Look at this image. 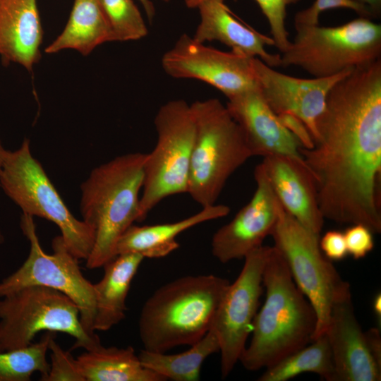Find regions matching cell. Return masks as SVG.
Listing matches in <instances>:
<instances>
[{
    "label": "cell",
    "mask_w": 381,
    "mask_h": 381,
    "mask_svg": "<svg viewBox=\"0 0 381 381\" xmlns=\"http://www.w3.org/2000/svg\"><path fill=\"white\" fill-rule=\"evenodd\" d=\"M318 137L300 153L325 219L381 231V59L353 69L329 91Z\"/></svg>",
    "instance_id": "1"
},
{
    "label": "cell",
    "mask_w": 381,
    "mask_h": 381,
    "mask_svg": "<svg viewBox=\"0 0 381 381\" xmlns=\"http://www.w3.org/2000/svg\"><path fill=\"white\" fill-rule=\"evenodd\" d=\"M265 300L252 324V337L239 361L248 370L269 368L313 341L314 308L295 284L287 264L270 246L262 274Z\"/></svg>",
    "instance_id": "2"
},
{
    "label": "cell",
    "mask_w": 381,
    "mask_h": 381,
    "mask_svg": "<svg viewBox=\"0 0 381 381\" xmlns=\"http://www.w3.org/2000/svg\"><path fill=\"white\" fill-rule=\"evenodd\" d=\"M229 284L214 274L188 275L158 288L139 317L144 349L164 353L200 340L212 328Z\"/></svg>",
    "instance_id": "3"
},
{
    "label": "cell",
    "mask_w": 381,
    "mask_h": 381,
    "mask_svg": "<svg viewBox=\"0 0 381 381\" xmlns=\"http://www.w3.org/2000/svg\"><path fill=\"white\" fill-rule=\"evenodd\" d=\"M147 153L132 152L114 157L92 170L80 186L83 220L95 231L86 267H103L116 256L121 235L140 222V191Z\"/></svg>",
    "instance_id": "4"
},
{
    "label": "cell",
    "mask_w": 381,
    "mask_h": 381,
    "mask_svg": "<svg viewBox=\"0 0 381 381\" xmlns=\"http://www.w3.org/2000/svg\"><path fill=\"white\" fill-rule=\"evenodd\" d=\"M190 107L195 131L187 193L203 207L216 204L229 178L254 155L220 100H198Z\"/></svg>",
    "instance_id": "5"
},
{
    "label": "cell",
    "mask_w": 381,
    "mask_h": 381,
    "mask_svg": "<svg viewBox=\"0 0 381 381\" xmlns=\"http://www.w3.org/2000/svg\"><path fill=\"white\" fill-rule=\"evenodd\" d=\"M295 29L294 40L280 54V66H298L315 78H324L381 59V25L370 18L359 16L334 27Z\"/></svg>",
    "instance_id": "6"
},
{
    "label": "cell",
    "mask_w": 381,
    "mask_h": 381,
    "mask_svg": "<svg viewBox=\"0 0 381 381\" xmlns=\"http://www.w3.org/2000/svg\"><path fill=\"white\" fill-rule=\"evenodd\" d=\"M270 236L297 287L314 308L317 324L313 341L325 334L334 303L351 296L350 284L322 254L320 236L299 223L278 199L277 218Z\"/></svg>",
    "instance_id": "7"
},
{
    "label": "cell",
    "mask_w": 381,
    "mask_h": 381,
    "mask_svg": "<svg viewBox=\"0 0 381 381\" xmlns=\"http://www.w3.org/2000/svg\"><path fill=\"white\" fill-rule=\"evenodd\" d=\"M0 187L23 213L54 223L78 260L88 258L95 242V229L76 219L68 209L42 166L32 156L28 139L18 150L6 151Z\"/></svg>",
    "instance_id": "8"
},
{
    "label": "cell",
    "mask_w": 381,
    "mask_h": 381,
    "mask_svg": "<svg viewBox=\"0 0 381 381\" xmlns=\"http://www.w3.org/2000/svg\"><path fill=\"white\" fill-rule=\"evenodd\" d=\"M0 300V351L26 347L41 331L73 337V349L102 346L97 335L83 329L78 305L68 296L44 286H28Z\"/></svg>",
    "instance_id": "9"
},
{
    "label": "cell",
    "mask_w": 381,
    "mask_h": 381,
    "mask_svg": "<svg viewBox=\"0 0 381 381\" xmlns=\"http://www.w3.org/2000/svg\"><path fill=\"white\" fill-rule=\"evenodd\" d=\"M154 124L157 140L144 164L140 222L164 198L188 190L195 131L190 104L179 99L166 102Z\"/></svg>",
    "instance_id": "10"
},
{
    "label": "cell",
    "mask_w": 381,
    "mask_h": 381,
    "mask_svg": "<svg viewBox=\"0 0 381 381\" xmlns=\"http://www.w3.org/2000/svg\"><path fill=\"white\" fill-rule=\"evenodd\" d=\"M20 228L30 242L29 255L23 264L0 282V298L23 287L44 286L62 292L71 298L80 310L83 329L95 335L93 329L96 313L94 284L82 274L78 259L72 255L61 236L52 241L53 253L42 248L33 217L23 213Z\"/></svg>",
    "instance_id": "11"
},
{
    "label": "cell",
    "mask_w": 381,
    "mask_h": 381,
    "mask_svg": "<svg viewBox=\"0 0 381 381\" xmlns=\"http://www.w3.org/2000/svg\"><path fill=\"white\" fill-rule=\"evenodd\" d=\"M270 248L262 245L245 256L239 275L229 284L217 310L212 329L219 341L222 378L232 371L246 346L262 293Z\"/></svg>",
    "instance_id": "12"
},
{
    "label": "cell",
    "mask_w": 381,
    "mask_h": 381,
    "mask_svg": "<svg viewBox=\"0 0 381 381\" xmlns=\"http://www.w3.org/2000/svg\"><path fill=\"white\" fill-rule=\"evenodd\" d=\"M255 58L221 51L183 34L162 56V66L172 78L202 81L229 98L259 87Z\"/></svg>",
    "instance_id": "13"
},
{
    "label": "cell",
    "mask_w": 381,
    "mask_h": 381,
    "mask_svg": "<svg viewBox=\"0 0 381 381\" xmlns=\"http://www.w3.org/2000/svg\"><path fill=\"white\" fill-rule=\"evenodd\" d=\"M254 179L256 189L249 202L212 236V253L222 263L244 258L261 246L276 223L277 198L261 164L255 168Z\"/></svg>",
    "instance_id": "14"
},
{
    "label": "cell",
    "mask_w": 381,
    "mask_h": 381,
    "mask_svg": "<svg viewBox=\"0 0 381 381\" xmlns=\"http://www.w3.org/2000/svg\"><path fill=\"white\" fill-rule=\"evenodd\" d=\"M254 66L259 89L270 107L277 115L286 112L299 118L314 143L317 120L325 109L329 91L353 70L329 77L300 78L278 72L256 57Z\"/></svg>",
    "instance_id": "15"
},
{
    "label": "cell",
    "mask_w": 381,
    "mask_h": 381,
    "mask_svg": "<svg viewBox=\"0 0 381 381\" xmlns=\"http://www.w3.org/2000/svg\"><path fill=\"white\" fill-rule=\"evenodd\" d=\"M325 334L332 356L334 381L381 380V365L369 350L351 296L334 303Z\"/></svg>",
    "instance_id": "16"
},
{
    "label": "cell",
    "mask_w": 381,
    "mask_h": 381,
    "mask_svg": "<svg viewBox=\"0 0 381 381\" xmlns=\"http://www.w3.org/2000/svg\"><path fill=\"white\" fill-rule=\"evenodd\" d=\"M227 99L226 107L254 156L279 155L302 158L299 141L282 124L259 87Z\"/></svg>",
    "instance_id": "17"
},
{
    "label": "cell",
    "mask_w": 381,
    "mask_h": 381,
    "mask_svg": "<svg viewBox=\"0 0 381 381\" xmlns=\"http://www.w3.org/2000/svg\"><path fill=\"white\" fill-rule=\"evenodd\" d=\"M260 164L283 207L320 236L325 218L319 207L315 179L303 158L270 155Z\"/></svg>",
    "instance_id": "18"
},
{
    "label": "cell",
    "mask_w": 381,
    "mask_h": 381,
    "mask_svg": "<svg viewBox=\"0 0 381 381\" xmlns=\"http://www.w3.org/2000/svg\"><path fill=\"white\" fill-rule=\"evenodd\" d=\"M197 8L200 22L192 36L195 41H219L232 52L257 57L272 68L280 66V54H270L265 49L266 46H274L272 37L238 19L224 0H203Z\"/></svg>",
    "instance_id": "19"
},
{
    "label": "cell",
    "mask_w": 381,
    "mask_h": 381,
    "mask_svg": "<svg viewBox=\"0 0 381 381\" xmlns=\"http://www.w3.org/2000/svg\"><path fill=\"white\" fill-rule=\"evenodd\" d=\"M42 28L37 0H0V56L28 71L40 58Z\"/></svg>",
    "instance_id": "20"
},
{
    "label": "cell",
    "mask_w": 381,
    "mask_h": 381,
    "mask_svg": "<svg viewBox=\"0 0 381 381\" xmlns=\"http://www.w3.org/2000/svg\"><path fill=\"white\" fill-rule=\"evenodd\" d=\"M230 208L224 205H212L183 219L172 223L136 226L132 224L120 237L116 255L133 253L143 258L164 257L179 247L176 237L184 231L207 221L226 216Z\"/></svg>",
    "instance_id": "21"
},
{
    "label": "cell",
    "mask_w": 381,
    "mask_h": 381,
    "mask_svg": "<svg viewBox=\"0 0 381 381\" xmlns=\"http://www.w3.org/2000/svg\"><path fill=\"white\" fill-rule=\"evenodd\" d=\"M143 258L138 253H121L103 266V277L94 284L96 301L95 331L109 330L125 318L126 299L131 283Z\"/></svg>",
    "instance_id": "22"
},
{
    "label": "cell",
    "mask_w": 381,
    "mask_h": 381,
    "mask_svg": "<svg viewBox=\"0 0 381 381\" xmlns=\"http://www.w3.org/2000/svg\"><path fill=\"white\" fill-rule=\"evenodd\" d=\"M114 41L99 0H74L66 25L45 52L52 54L71 49L87 55L97 46Z\"/></svg>",
    "instance_id": "23"
},
{
    "label": "cell",
    "mask_w": 381,
    "mask_h": 381,
    "mask_svg": "<svg viewBox=\"0 0 381 381\" xmlns=\"http://www.w3.org/2000/svg\"><path fill=\"white\" fill-rule=\"evenodd\" d=\"M85 381H164L145 368L131 346L104 347L87 351L76 358Z\"/></svg>",
    "instance_id": "24"
},
{
    "label": "cell",
    "mask_w": 381,
    "mask_h": 381,
    "mask_svg": "<svg viewBox=\"0 0 381 381\" xmlns=\"http://www.w3.org/2000/svg\"><path fill=\"white\" fill-rule=\"evenodd\" d=\"M219 351L218 339L211 328L190 348L183 352L166 354L145 349L138 355L142 365L162 377L165 380H198L202 365L211 354Z\"/></svg>",
    "instance_id": "25"
},
{
    "label": "cell",
    "mask_w": 381,
    "mask_h": 381,
    "mask_svg": "<svg viewBox=\"0 0 381 381\" xmlns=\"http://www.w3.org/2000/svg\"><path fill=\"white\" fill-rule=\"evenodd\" d=\"M302 349L287 356L259 377V381H286L304 373H313L327 381H334V365L325 334Z\"/></svg>",
    "instance_id": "26"
},
{
    "label": "cell",
    "mask_w": 381,
    "mask_h": 381,
    "mask_svg": "<svg viewBox=\"0 0 381 381\" xmlns=\"http://www.w3.org/2000/svg\"><path fill=\"white\" fill-rule=\"evenodd\" d=\"M55 332H47L37 343L5 351H0V381H29L36 372L40 380L49 373L47 361L49 344Z\"/></svg>",
    "instance_id": "27"
},
{
    "label": "cell",
    "mask_w": 381,
    "mask_h": 381,
    "mask_svg": "<svg viewBox=\"0 0 381 381\" xmlns=\"http://www.w3.org/2000/svg\"><path fill=\"white\" fill-rule=\"evenodd\" d=\"M111 28L115 41L138 40L147 36L148 30L133 0H99Z\"/></svg>",
    "instance_id": "28"
},
{
    "label": "cell",
    "mask_w": 381,
    "mask_h": 381,
    "mask_svg": "<svg viewBox=\"0 0 381 381\" xmlns=\"http://www.w3.org/2000/svg\"><path fill=\"white\" fill-rule=\"evenodd\" d=\"M267 18L274 46L281 52L286 50L291 41L285 27L286 8L300 0H254Z\"/></svg>",
    "instance_id": "29"
},
{
    "label": "cell",
    "mask_w": 381,
    "mask_h": 381,
    "mask_svg": "<svg viewBox=\"0 0 381 381\" xmlns=\"http://www.w3.org/2000/svg\"><path fill=\"white\" fill-rule=\"evenodd\" d=\"M348 8L357 13L360 17L371 18L370 10L355 0H315L308 8L298 12L294 17L295 28L319 25L320 14L327 10Z\"/></svg>",
    "instance_id": "30"
},
{
    "label": "cell",
    "mask_w": 381,
    "mask_h": 381,
    "mask_svg": "<svg viewBox=\"0 0 381 381\" xmlns=\"http://www.w3.org/2000/svg\"><path fill=\"white\" fill-rule=\"evenodd\" d=\"M49 350L51 351V363L48 374L42 381H85L76 359L70 351H64L52 337Z\"/></svg>",
    "instance_id": "31"
},
{
    "label": "cell",
    "mask_w": 381,
    "mask_h": 381,
    "mask_svg": "<svg viewBox=\"0 0 381 381\" xmlns=\"http://www.w3.org/2000/svg\"><path fill=\"white\" fill-rule=\"evenodd\" d=\"M373 234L363 224H350L344 232L348 254L354 259L365 257L374 248Z\"/></svg>",
    "instance_id": "32"
},
{
    "label": "cell",
    "mask_w": 381,
    "mask_h": 381,
    "mask_svg": "<svg viewBox=\"0 0 381 381\" xmlns=\"http://www.w3.org/2000/svg\"><path fill=\"white\" fill-rule=\"evenodd\" d=\"M319 246L330 261L342 260L348 255L344 232L340 231H327L319 241Z\"/></svg>",
    "instance_id": "33"
},
{
    "label": "cell",
    "mask_w": 381,
    "mask_h": 381,
    "mask_svg": "<svg viewBox=\"0 0 381 381\" xmlns=\"http://www.w3.org/2000/svg\"><path fill=\"white\" fill-rule=\"evenodd\" d=\"M277 116L282 124L297 138L303 148L311 149L314 147L310 133L299 118L286 112Z\"/></svg>",
    "instance_id": "34"
},
{
    "label": "cell",
    "mask_w": 381,
    "mask_h": 381,
    "mask_svg": "<svg viewBox=\"0 0 381 381\" xmlns=\"http://www.w3.org/2000/svg\"><path fill=\"white\" fill-rule=\"evenodd\" d=\"M366 342L375 361L381 365V337L378 328H370L365 332Z\"/></svg>",
    "instance_id": "35"
},
{
    "label": "cell",
    "mask_w": 381,
    "mask_h": 381,
    "mask_svg": "<svg viewBox=\"0 0 381 381\" xmlns=\"http://www.w3.org/2000/svg\"><path fill=\"white\" fill-rule=\"evenodd\" d=\"M355 1L367 6L370 10L374 17L377 16L380 14V9H381V0H355Z\"/></svg>",
    "instance_id": "36"
},
{
    "label": "cell",
    "mask_w": 381,
    "mask_h": 381,
    "mask_svg": "<svg viewBox=\"0 0 381 381\" xmlns=\"http://www.w3.org/2000/svg\"><path fill=\"white\" fill-rule=\"evenodd\" d=\"M142 6H143L147 17L148 18L149 20L151 21L153 19V17L155 14V8L152 4V2L150 0H138ZM166 3L169 2L171 0H162Z\"/></svg>",
    "instance_id": "37"
},
{
    "label": "cell",
    "mask_w": 381,
    "mask_h": 381,
    "mask_svg": "<svg viewBox=\"0 0 381 381\" xmlns=\"http://www.w3.org/2000/svg\"><path fill=\"white\" fill-rule=\"evenodd\" d=\"M373 309L374 314L375 315L377 318L379 319V321L380 322L381 321V294L380 293L377 294L373 298Z\"/></svg>",
    "instance_id": "38"
},
{
    "label": "cell",
    "mask_w": 381,
    "mask_h": 381,
    "mask_svg": "<svg viewBox=\"0 0 381 381\" xmlns=\"http://www.w3.org/2000/svg\"><path fill=\"white\" fill-rule=\"evenodd\" d=\"M6 150L3 147L0 141V176H1V172L2 169V166L4 163V156L6 153ZM4 241V237L3 236V234L0 229V244L3 243Z\"/></svg>",
    "instance_id": "39"
},
{
    "label": "cell",
    "mask_w": 381,
    "mask_h": 381,
    "mask_svg": "<svg viewBox=\"0 0 381 381\" xmlns=\"http://www.w3.org/2000/svg\"><path fill=\"white\" fill-rule=\"evenodd\" d=\"M203 0H184L185 5L188 8H195Z\"/></svg>",
    "instance_id": "40"
}]
</instances>
